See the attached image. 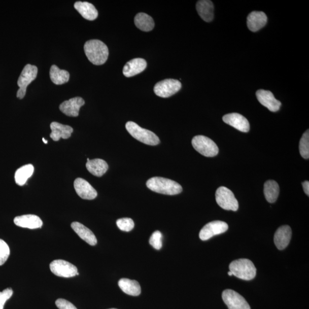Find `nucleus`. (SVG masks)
Instances as JSON below:
<instances>
[{"label": "nucleus", "mask_w": 309, "mask_h": 309, "mask_svg": "<svg viewBox=\"0 0 309 309\" xmlns=\"http://www.w3.org/2000/svg\"><path fill=\"white\" fill-rule=\"evenodd\" d=\"M74 188L76 193L83 199L92 200L95 199L97 195L96 190L82 178L76 179L74 182Z\"/></svg>", "instance_id": "f8f14e48"}, {"label": "nucleus", "mask_w": 309, "mask_h": 309, "mask_svg": "<svg viewBox=\"0 0 309 309\" xmlns=\"http://www.w3.org/2000/svg\"><path fill=\"white\" fill-rule=\"evenodd\" d=\"M228 275L229 276H232V272L231 271L228 272Z\"/></svg>", "instance_id": "4c0bfd02"}, {"label": "nucleus", "mask_w": 309, "mask_h": 309, "mask_svg": "<svg viewBox=\"0 0 309 309\" xmlns=\"http://www.w3.org/2000/svg\"><path fill=\"white\" fill-rule=\"evenodd\" d=\"M264 194L268 202L274 203L280 194V187L274 181H268L264 185Z\"/></svg>", "instance_id": "c85d7f7f"}, {"label": "nucleus", "mask_w": 309, "mask_h": 309, "mask_svg": "<svg viewBox=\"0 0 309 309\" xmlns=\"http://www.w3.org/2000/svg\"><path fill=\"white\" fill-rule=\"evenodd\" d=\"M292 235V229L289 226H283L278 228L274 235V244L277 249L282 250L287 247Z\"/></svg>", "instance_id": "a211bd4d"}, {"label": "nucleus", "mask_w": 309, "mask_h": 309, "mask_svg": "<svg viewBox=\"0 0 309 309\" xmlns=\"http://www.w3.org/2000/svg\"><path fill=\"white\" fill-rule=\"evenodd\" d=\"M85 104L83 98L76 97L70 98V100L62 102L59 106L60 110L62 113L70 117H77L79 114V110Z\"/></svg>", "instance_id": "ddd939ff"}, {"label": "nucleus", "mask_w": 309, "mask_h": 309, "mask_svg": "<svg viewBox=\"0 0 309 309\" xmlns=\"http://www.w3.org/2000/svg\"><path fill=\"white\" fill-rule=\"evenodd\" d=\"M110 309H117V308H110Z\"/></svg>", "instance_id": "58836bf2"}, {"label": "nucleus", "mask_w": 309, "mask_h": 309, "mask_svg": "<svg viewBox=\"0 0 309 309\" xmlns=\"http://www.w3.org/2000/svg\"><path fill=\"white\" fill-rule=\"evenodd\" d=\"M196 9L200 17L205 22H211L214 19V5L209 0H201L196 3Z\"/></svg>", "instance_id": "5701e85b"}, {"label": "nucleus", "mask_w": 309, "mask_h": 309, "mask_svg": "<svg viewBox=\"0 0 309 309\" xmlns=\"http://www.w3.org/2000/svg\"><path fill=\"white\" fill-rule=\"evenodd\" d=\"M71 227L77 234L80 238H82L87 244L91 246H95L97 244V239L93 232L88 228L79 222H75L71 224Z\"/></svg>", "instance_id": "412c9836"}, {"label": "nucleus", "mask_w": 309, "mask_h": 309, "mask_svg": "<svg viewBox=\"0 0 309 309\" xmlns=\"http://www.w3.org/2000/svg\"><path fill=\"white\" fill-rule=\"evenodd\" d=\"M14 223L17 226L29 229H37L41 228L43 225L41 219L32 214L17 217L14 219Z\"/></svg>", "instance_id": "dca6fc26"}, {"label": "nucleus", "mask_w": 309, "mask_h": 309, "mask_svg": "<svg viewBox=\"0 0 309 309\" xmlns=\"http://www.w3.org/2000/svg\"><path fill=\"white\" fill-rule=\"evenodd\" d=\"M56 304L59 309H78L73 303L64 299H58L56 300Z\"/></svg>", "instance_id": "f704fd0d"}, {"label": "nucleus", "mask_w": 309, "mask_h": 309, "mask_svg": "<svg viewBox=\"0 0 309 309\" xmlns=\"http://www.w3.org/2000/svg\"><path fill=\"white\" fill-rule=\"evenodd\" d=\"M13 295V290L11 288L5 289L0 292V309H3L4 304Z\"/></svg>", "instance_id": "72a5a7b5"}, {"label": "nucleus", "mask_w": 309, "mask_h": 309, "mask_svg": "<svg viewBox=\"0 0 309 309\" xmlns=\"http://www.w3.org/2000/svg\"><path fill=\"white\" fill-rule=\"evenodd\" d=\"M51 133L50 137L55 142L59 141L60 138L66 140L71 136L74 129L69 125H64L57 122H52L50 125Z\"/></svg>", "instance_id": "aec40b11"}, {"label": "nucleus", "mask_w": 309, "mask_h": 309, "mask_svg": "<svg viewBox=\"0 0 309 309\" xmlns=\"http://www.w3.org/2000/svg\"><path fill=\"white\" fill-rule=\"evenodd\" d=\"M116 225H117L120 230L129 232L131 231L135 224L132 219L128 218H121L118 219L116 221Z\"/></svg>", "instance_id": "7c9ffc66"}, {"label": "nucleus", "mask_w": 309, "mask_h": 309, "mask_svg": "<svg viewBox=\"0 0 309 309\" xmlns=\"http://www.w3.org/2000/svg\"><path fill=\"white\" fill-rule=\"evenodd\" d=\"M163 235L159 231H156L150 237V244L156 250H160L162 247Z\"/></svg>", "instance_id": "473e14b6"}, {"label": "nucleus", "mask_w": 309, "mask_h": 309, "mask_svg": "<svg viewBox=\"0 0 309 309\" xmlns=\"http://www.w3.org/2000/svg\"><path fill=\"white\" fill-rule=\"evenodd\" d=\"M135 24L136 27L145 32H150L154 29V21L152 18L145 13H140L135 17Z\"/></svg>", "instance_id": "a878e982"}, {"label": "nucleus", "mask_w": 309, "mask_h": 309, "mask_svg": "<svg viewBox=\"0 0 309 309\" xmlns=\"http://www.w3.org/2000/svg\"><path fill=\"white\" fill-rule=\"evenodd\" d=\"M256 96L259 102L268 110L273 113L279 111L281 102L276 99L271 92L259 89L256 92Z\"/></svg>", "instance_id": "4468645a"}, {"label": "nucleus", "mask_w": 309, "mask_h": 309, "mask_svg": "<svg viewBox=\"0 0 309 309\" xmlns=\"http://www.w3.org/2000/svg\"><path fill=\"white\" fill-rule=\"evenodd\" d=\"M302 186H303V189L304 192H305V194L307 196H308V195H309V182H308V181H304L302 183Z\"/></svg>", "instance_id": "c9c22d12"}, {"label": "nucleus", "mask_w": 309, "mask_h": 309, "mask_svg": "<svg viewBox=\"0 0 309 309\" xmlns=\"http://www.w3.org/2000/svg\"><path fill=\"white\" fill-rule=\"evenodd\" d=\"M118 285L124 293L132 296H138L141 293V288L139 282L127 279H120Z\"/></svg>", "instance_id": "393cba45"}, {"label": "nucleus", "mask_w": 309, "mask_h": 309, "mask_svg": "<svg viewBox=\"0 0 309 309\" xmlns=\"http://www.w3.org/2000/svg\"><path fill=\"white\" fill-rule=\"evenodd\" d=\"M147 67V62L141 58H136L127 62L124 66L123 73L125 77L130 78L140 74Z\"/></svg>", "instance_id": "f3484780"}, {"label": "nucleus", "mask_w": 309, "mask_h": 309, "mask_svg": "<svg viewBox=\"0 0 309 309\" xmlns=\"http://www.w3.org/2000/svg\"><path fill=\"white\" fill-rule=\"evenodd\" d=\"M146 185L151 191L165 195H174L180 194L182 187L171 179L153 177L148 180Z\"/></svg>", "instance_id": "f03ea898"}, {"label": "nucleus", "mask_w": 309, "mask_h": 309, "mask_svg": "<svg viewBox=\"0 0 309 309\" xmlns=\"http://www.w3.org/2000/svg\"><path fill=\"white\" fill-rule=\"evenodd\" d=\"M228 228L227 224L225 222L216 221L205 225L199 232V238L202 241H207L213 236L225 232Z\"/></svg>", "instance_id": "9b49d317"}, {"label": "nucleus", "mask_w": 309, "mask_h": 309, "mask_svg": "<svg viewBox=\"0 0 309 309\" xmlns=\"http://www.w3.org/2000/svg\"><path fill=\"white\" fill-rule=\"evenodd\" d=\"M300 154L304 159H308L309 158V132L308 129L303 134L299 142Z\"/></svg>", "instance_id": "c756f323"}, {"label": "nucleus", "mask_w": 309, "mask_h": 309, "mask_svg": "<svg viewBox=\"0 0 309 309\" xmlns=\"http://www.w3.org/2000/svg\"><path fill=\"white\" fill-rule=\"evenodd\" d=\"M267 18L263 12L254 11L248 16L247 24L249 29L252 32H257L267 23Z\"/></svg>", "instance_id": "6ab92c4d"}, {"label": "nucleus", "mask_w": 309, "mask_h": 309, "mask_svg": "<svg viewBox=\"0 0 309 309\" xmlns=\"http://www.w3.org/2000/svg\"><path fill=\"white\" fill-rule=\"evenodd\" d=\"M43 142H44V143H46V144H47V143H48V141H46V140H45V139H44V138H43Z\"/></svg>", "instance_id": "e433bc0d"}, {"label": "nucleus", "mask_w": 309, "mask_h": 309, "mask_svg": "<svg viewBox=\"0 0 309 309\" xmlns=\"http://www.w3.org/2000/svg\"><path fill=\"white\" fill-rule=\"evenodd\" d=\"M10 255V249L5 241L0 239V266L4 265Z\"/></svg>", "instance_id": "2f4dec72"}, {"label": "nucleus", "mask_w": 309, "mask_h": 309, "mask_svg": "<svg viewBox=\"0 0 309 309\" xmlns=\"http://www.w3.org/2000/svg\"><path fill=\"white\" fill-rule=\"evenodd\" d=\"M74 7L85 19L93 21L97 19L98 12L92 4L78 2L75 3Z\"/></svg>", "instance_id": "4be33fe9"}, {"label": "nucleus", "mask_w": 309, "mask_h": 309, "mask_svg": "<svg viewBox=\"0 0 309 309\" xmlns=\"http://www.w3.org/2000/svg\"><path fill=\"white\" fill-rule=\"evenodd\" d=\"M217 203L221 208L236 212L239 208L238 201L233 192L225 187L218 188L216 193Z\"/></svg>", "instance_id": "0eeeda50"}, {"label": "nucleus", "mask_w": 309, "mask_h": 309, "mask_svg": "<svg viewBox=\"0 0 309 309\" xmlns=\"http://www.w3.org/2000/svg\"><path fill=\"white\" fill-rule=\"evenodd\" d=\"M38 68L37 66L27 64L22 70L17 85L20 87L17 92V97L22 99L25 96L26 88L37 77Z\"/></svg>", "instance_id": "423d86ee"}, {"label": "nucleus", "mask_w": 309, "mask_h": 309, "mask_svg": "<svg viewBox=\"0 0 309 309\" xmlns=\"http://www.w3.org/2000/svg\"><path fill=\"white\" fill-rule=\"evenodd\" d=\"M49 75L51 81L56 85H62L68 82L70 77L68 71L61 70L55 65L51 67Z\"/></svg>", "instance_id": "bb28decb"}, {"label": "nucleus", "mask_w": 309, "mask_h": 309, "mask_svg": "<svg viewBox=\"0 0 309 309\" xmlns=\"http://www.w3.org/2000/svg\"><path fill=\"white\" fill-rule=\"evenodd\" d=\"M84 49L88 59L94 65L104 64L108 59L109 48L100 40H89L85 43Z\"/></svg>", "instance_id": "f257e3e1"}, {"label": "nucleus", "mask_w": 309, "mask_h": 309, "mask_svg": "<svg viewBox=\"0 0 309 309\" xmlns=\"http://www.w3.org/2000/svg\"><path fill=\"white\" fill-rule=\"evenodd\" d=\"M229 268L232 276L241 280L250 281L256 276V268L254 263L248 259H239L232 262Z\"/></svg>", "instance_id": "7ed1b4c3"}, {"label": "nucleus", "mask_w": 309, "mask_h": 309, "mask_svg": "<svg viewBox=\"0 0 309 309\" xmlns=\"http://www.w3.org/2000/svg\"><path fill=\"white\" fill-rule=\"evenodd\" d=\"M34 172L32 164L25 165L17 170L15 173V181L19 186H24L28 179L32 177Z\"/></svg>", "instance_id": "cd10ccee"}, {"label": "nucleus", "mask_w": 309, "mask_h": 309, "mask_svg": "<svg viewBox=\"0 0 309 309\" xmlns=\"http://www.w3.org/2000/svg\"><path fill=\"white\" fill-rule=\"evenodd\" d=\"M182 88V84L179 80L165 79L155 84L154 91L156 95L163 98L171 96Z\"/></svg>", "instance_id": "6e6552de"}, {"label": "nucleus", "mask_w": 309, "mask_h": 309, "mask_svg": "<svg viewBox=\"0 0 309 309\" xmlns=\"http://www.w3.org/2000/svg\"><path fill=\"white\" fill-rule=\"evenodd\" d=\"M86 168L94 176L101 177L108 170L109 165L104 160L95 159L87 161Z\"/></svg>", "instance_id": "b1692460"}, {"label": "nucleus", "mask_w": 309, "mask_h": 309, "mask_svg": "<svg viewBox=\"0 0 309 309\" xmlns=\"http://www.w3.org/2000/svg\"><path fill=\"white\" fill-rule=\"evenodd\" d=\"M192 145L196 151L206 157H214L219 152L216 143L205 136H195L192 139Z\"/></svg>", "instance_id": "39448f33"}, {"label": "nucleus", "mask_w": 309, "mask_h": 309, "mask_svg": "<svg viewBox=\"0 0 309 309\" xmlns=\"http://www.w3.org/2000/svg\"><path fill=\"white\" fill-rule=\"evenodd\" d=\"M222 299L228 309H251L246 299L234 290L227 289L224 291Z\"/></svg>", "instance_id": "9d476101"}, {"label": "nucleus", "mask_w": 309, "mask_h": 309, "mask_svg": "<svg viewBox=\"0 0 309 309\" xmlns=\"http://www.w3.org/2000/svg\"><path fill=\"white\" fill-rule=\"evenodd\" d=\"M223 120L224 122L238 129L239 131L248 132L250 130L249 121L241 114L237 113L227 114L223 116Z\"/></svg>", "instance_id": "2eb2a0df"}, {"label": "nucleus", "mask_w": 309, "mask_h": 309, "mask_svg": "<svg viewBox=\"0 0 309 309\" xmlns=\"http://www.w3.org/2000/svg\"><path fill=\"white\" fill-rule=\"evenodd\" d=\"M51 271L58 277L71 278L77 275L78 268L71 263L62 259L52 261L50 266Z\"/></svg>", "instance_id": "1a4fd4ad"}, {"label": "nucleus", "mask_w": 309, "mask_h": 309, "mask_svg": "<svg viewBox=\"0 0 309 309\" xmlns=\"http://www.w3.org/2000/svg\"><path fill=\"white\" fill-rule=\"evenodd\" d=\"M125 128L133 138L146 145L156 146L160 143L159 138L156 134L142 128L135 122H128L125 124Z\"/></svg>", "instance_id": "20e7f679"}]
</instances>
